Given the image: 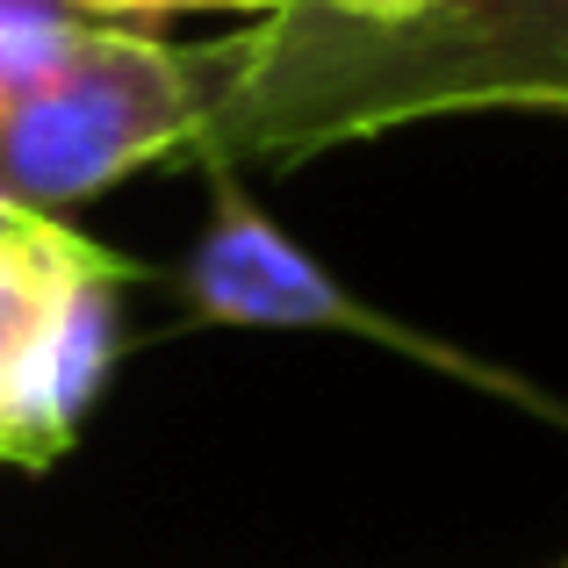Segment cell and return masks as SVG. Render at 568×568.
Listing matches in <instances>:
<instances>
[{
  "label": "cell",
  "instance_id": "277c9868",
  "mask_svg": "<svg viewBox=\"0 0 568 568\" xmlns=\"http://www.w3.org/2000/svg\"><path fill=\"white\" fill-rule=\"evenodd\" d=\"M123 281H144L138 260L87 245L65 266L8 396H0V468H51L72 446L87 403L109 388L123 353Z\"/></svg>",
  "mask_w": 568,
  "mask_h": 568
},
{
  "label": "cell",
  "instance_id": "30bf717a",
  "mask_svg": "<svg viewBox=\"0 0 568 568\" xmlns=\"http://www.w3.org/2000/svg\"><path fill=\"white\" fill-rule=\"evenodd\" d=\"M555 568H568V561H555Z\"/></svg>",
  "mask_w": 568,
  "mask_h": 568
},
{
  "label": "cell",
  "instance_id": "5b68a950",
  "mask_svg": "<svg viewBox=\"0 0 568 568\" xmlns=\"http://www.w3.org/2000/svg\"><path fill=\"white\" fill-rule=\"evenodd\" d=\"M87 245H94V237L58 223V216H22V209L0 216V396H8V382H14V367H22V353H29V338H37L43 310H51L65 266L80 260Z\"/></svg>",
  "mask_w": 568,
  "mask_h": 568
},
{
  "label": "cell",
  "instance_id": "3957f363",
  "mask_svg": "<svg viewBox=\"0 0 568 568\" xmlns=\"http://www.w3.org/2000/svg\"><path fill=\"white\" fill-rule=\"evenodd\" d=\"M209 173V231L194 237L187 266H181V303L187 324H231V332H361L375 346L417 353L425 367H454V375L497 388V396H518L547 417H568V403L532 396L518 375L504 367H483L468 353L439 346V338H417L410 324H396L388 310H367L346 281H332L260 202L245 194L237 166H202Z\"/></svg>",
  "mask_w": 568,
  "mask_h": 568
},
{
  "label": "cell",
  "instance_id": "8992f818",
  "mask_svg": "<svg viewBox=\"0 0 568 568\" xmlns=\"http://www.w3.org/2000/svg\"><path fill=\"white\" fill-rule=\"evenodd\" d=\"M80 22H109V14H187V8H252V14H281L295 0H58Z\"/></svg>",
  "mask_w": 568,
  "mask_h": 568
},
{
  "label": "cell",
  "instance_id": "6da1fadb",
  "mask_svg": "<svg viewBox=\"0 0 568 568\" xmlns=\"http://www.w3.org/2000/svg\"><path fill=\"white\" fill-rule=\"evenodd\" d=\"M202 58V166H274L432 115H568V0H432L403 22L332 8L260 14Z\"/></svg>",
  "mask_w": 568,
  "mask_h": 568
},
{
  "label": "cell",
  "instance_id": "ba28073f",
  "mask_svg": "<svg viewBox=\"0 0 568 568\" xmlns=\"http://www.w3.org/2000/svg\"><path fill=\"white\" fill-rule=\"evenodd\" d=\"M37 8H58V0H0V22H14V14H37Z\"/></svg>",
  "mask_w": 568,
  "mask_h": 568
},
{
  "label": "cell",
  "instance_id": "52a82bcc",
  "mask_svg": "<svg viewBox=\"0 0 568 568\" xmlns=\"http://www.w3.org/2000/svg\"><path fill=\"white\" fill-rule=\"evenodd\" d=\"M310 8L353 14V22H403V14H425L432 0H310Z\"/></svg>",
  "mask_w": 568,
  "mask_h": 568
},
{
  "label": "cell",
  "instance_id": "7a4b0ae2",
  "mask_svg": "<svg viewBox=\"0 0 568 568\" xmlns=\"http://www.w3.org/2000/svg\"><path fill=\"white\" fill-rule=\"evenodd\" d=\"M202 144V58L37 8L0 22V202L58 216Z\"/></svg>",
  "mask_w": 568,
  "mask_h": 568
},
{
  "label": "cell",
  "instance_id": "9c48e42d",
  "mask_svg": "<svg viewBox=\"0 0 568 568\" xmlns=\"http://www.w3.org/2000/svg\"><path fill=\"white\" fill-rule=\"evenodd\" d=\"M0 216H8V202H0Z\"/></svg>",
  "mask_w": 568,
  "mask_h": 568
}]
</instances>
